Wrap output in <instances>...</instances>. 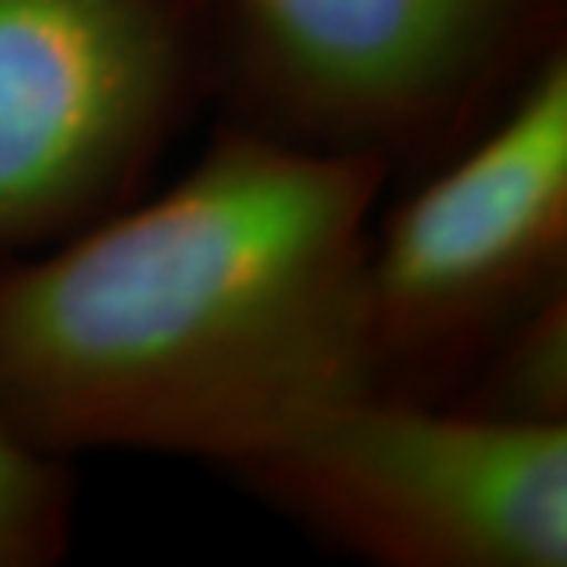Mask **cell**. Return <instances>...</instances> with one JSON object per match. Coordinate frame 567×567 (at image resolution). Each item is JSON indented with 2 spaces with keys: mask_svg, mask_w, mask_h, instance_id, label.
<instances>
[{
  "mask_svg": "<svg viewBox=\"0 0 567 567\" xmlns=\"http://www.w3.org/2000/svg\"><path fill=\"white\" fill-rule=\"evenodd\" d=\"M214 100V0H0V262L144 196Z\"/></svg>",
  "mask_w": 567,
  "mask_h": 567,
  "instance_id": "5b68a950",
  "label": "cell"
},
{
  "mask_svg": "<svg viewBox=\"0 0 567 567\" xmlns=\"http://www.w3.org/2000/svg\"><path fill=\"white\" fill-rule=\"evenodd\" d=\"M450 405L494 421L567 427V284L494 339Z\"/></svg>",
  "mask_w": 567,
  "mask_h": 567,
  "instance_id": "8992f818",
  "label": "cell"
},
{
  "mask_svg": "<svg viewBox=\"0 0 567 567\" xmlns=\"http://www.w3.org/2000/svg\"><path fill=\"white\" fill-rule=\"evenodd\" d=\"M225 472L369 564H567V427L365 388L306 410Z\"/></svg>",
  "mask_w": 567,
  "mask_h": 567,
  "instance_id": "3957f363",
  "label": "cell"
},
{
  "mask_svg": "<svg viewBox=\"0 0 567 567\" xmlns=\"http://www.w3.org/2000/svg\"><path fill=\"white\" fill-rule=\"evenodd\" d=\"M369 158L214 126L199 163L0 262V413L41 450L229 468L365 391L361 277L388 192Z\"/></svg>",
  "mask_w": 567,
  "mask_h": 567,
  "instance_id": "6da1fadb",
  "label": "cell"
},
{
  "mask_svg": "<svg viewBox=\"0 0 567 567\" xmlns=\"http://www.w3.org/2000/svg\"><path fill=\"white\" fill-rule=\"evenodd\" d=\"M410 185L369 233L365 383L450 402L494 339L567 284V49Z\"/></svg>",
  "mask_w": 567,
  "mask_h": 567,
  "instance_id": "277c9868",
  "label": "cell"
},
{
  "mask_svg": "<svg viewBox=\"0 0 567 567\" xmlns=\"http://www.w3.org/2000/svg\"><path fill=\"white\" fill-rule=\"evenodd\" d=\"M74 461L41 450L0 413V567H49L71 549Z\"/></svg>",
  "mask_w": 567,
  "mask_h": 567,
  "instance_id": "52a82bcc",
  "label": "cell"
},
{
  "mask_svg": "<svg viewBox=\"0 0 567 567\" xmlns=\"http://www.w3.org/2000/svg\"><path fill=\"white\" fill-rule=\"evenodd\" d=\"M564 49L567 0H214L210 111L413 181Z\"/></svg>",
  "mask_w": 567,
  "mask_h": 567,
  "instance_id": "7a4b0ae2",
  "label": "cell"
}]
</instances>
